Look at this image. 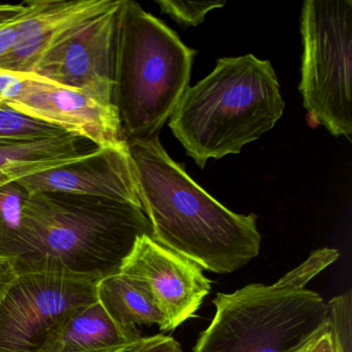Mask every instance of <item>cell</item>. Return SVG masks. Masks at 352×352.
Returning a JSON list of instances; mask_svg holds the SVG:
<instances>
[{
    "label": "cell",
    "mask_w": 352,
    "mask_h": 352,
    "mask_svg": "<svg viewBox=\"0 0 352 352\" xmlns=\"http://www.w3.org/2000/svg\"><path fill=\"white\" fill-rule=\"evenodd\" d=\"M162 13L168 14L182 28H197L205 21L206 15L212 10L219 9L226 5L224 1H156Z\"/></svg>",
    "instance_id": "ac0fdd59"
},
{
    "label": "cell",
    "mask_w": 352,
    "mask_h": 352,
    "mask_svg": "<svg viewBox=\"0 0 352 352\" xmlns=\"http://www.w3.org/2000/svg\"><path fill=\"white\" fill-rule=\"evenodd\" d=\"M32 73L0 69V102L10 104L19 98L32 85Z\"/></svg>",
    "instance_id": "ffe728a7"
},
{
    "label": "cell",
    "mask_w": 352,
    "mask_h": 352,
    "mask_svg": "<svg viewBox=\"0 0 352 352\" xmlns=\"http://www.w3.org/2000/svg\"><path fill=\"white\" fill-rule=\"evenodd\" d=\"M7 104L83 138L98 148L124 142L114 104L82 90L63 87L34 73L30 88Z\"/></svg>",
    "instance_id": "30bf717a"
},
{
    "label": "cell",
    "mask_w": 352,
    "mask_h": 352,
    "mask_svg": "<svg viewBox=\"0 0 352 352\" xmlns=\"http://www.w3.org/2000/svg\"><path fill=\"white\" fill-rule=\"evenodd\" d=\"M98 283L58 272L17 274L0 300V352H50L67 324L98 302Z\"/></svg>",
    "instance_id": "52a82bcc"
},
{
    "label": "cell",
    "mask_w": 352,
    "mask_h": 352,
    "mask_svg": "<svg viewBox=\"0 0 352 352\" xmlns=\"http://www.w3.org/2000/svg\"><path fill=\"white\" fill-rule=\"evenodd\" d=\"M28 191L18 182L0 188V257L15 261L21 250L22 214Z\"/></svg>",
    "instance_id": "e0dca14e"
},
{
    "label": "cell",
    "mask_w": 352,
    "mask_h": 352,
    "mask_svg": "<svg viewBox=\"0 0 352 352\" xmlns=\"http://www.w3.org/2000/svg\"><path fill=\"white\" fill-rule=\"evenodd\" d=\"M113 352H182L180 344L173 337L155 335L142 337L135 343Z\"/></svg>",
    "instance_id": "44dd1931"
},
{
    "label": "cell",
    "mask_w": 352,
    "mask_h": 352,
    "mask_svg": "<svg viewBox=\"0 0 352 352\" xmlns=\"http://www.w3.org/2000/svg\"><path fill=\"white\" fill-rule=\"evenodd\" d=\"M292 352H337L329 322Z\"/></svg>",
    "instance_id": "7402d4cb"
},
{
    "label": "cell",
    "mask_w": 352,
    "mask_h": 352,
    "mask_svg": "<svg viewBox=\"0 0 352 352\" xmlns=\"http://www.w3.org/2000/svg\"><path fill=\"white\" fill-rule=\"evenodd\" d=\"M137 192L162 246L217 274L238 271L258 255L257 216L234 213L208 195L160 141H127Z\"/></svg>",
    "instance_id": "6da1fadb"
},
{
    "label": "cell",
    "mask_w": 352,
    "mask_h": 352,
    "mask_svg": "<svg viewBox=\"0 0 352 352\" xmlns=\"http://www.w3.org/2000/svg\"><path fill=\"white\" fill-rule=\"evenodd\" d=\"M197 51L133 0H121L113 102L125 142L160 137L189 87Z\"/></svg>",
    "instance_id": "277c9868"
},
{
    "label": "cell",
    "mask_w": 352,
    "mask_h": 352,
    "mask_svg": "<svg viewBox=\"0 0 352 352\" xmlns=\"http://www.w3.org/2000/svg\"><path fill=\"white\" fill-rule=\"evenodd\" d=\"M137 341L121 329L96 302L67 324L50 352H113Z\"/></svg>",
    "instance_id": "9a60e30c"
},
{
    "label": "cell",
    "mask_w": 352,
    "mask_h": 352,
    "mask_svg": "<svg viewBox=\"0 0 352 352\" xmlns=\"http://www.w3.org/2000/svg\"><path fill=\"white\" fill-rule=\"evenodd\" d=\"M13 261L0 257V300L16 278Z\"/></svg>",
    "instance_id": "d4e9b609"
},
{
    "label": "cell",
    "mask_w": 352,
    "mask_h": 352,
    "mask_svg": "<svg viewBox=\"0 0 352 352\" xmlns=\"http://www.w3.org/2000/svg\"><path fill=\"white\" fill-rule=\"evenodd\" d=\"M120 273L149 292L166 316L168 331L192 318L211 290V282L197 263L149 236L138 239Z\"/></svg>",
    "instance_id": "9c48e42d"
},
{
    "label": "cell",
    "mask_w": 352,
    "mask_h": 352,
    "mask_svg": "<svg viewBox=\"0 0 352 352\" xmlns=\"http://www.w3.org/2000/svg\"><path fill=\"white\" fill-rule=\"evenodd\" d=\"M338 257H339V252L336 249H319L314 251L302 265L288 272L281 279L292 287L302 289L315 276L318 275L321 271L335 263Z\"/></svg>",
    "instance_id": "d6986e66"
},
{
    "label": "cell",
    "mask_w": 352,
    "mask_h": 352,
    "mask_svg": "<svg viewBox=\"0 0 352 352\" xmlns=\"http://www.w3.org/2000/svg\"><path fill=\"white\" fill-rule=\"evenodd\" d=\"M28 13V12H26ZM25 13V14H26ZM24 14V15H25ZM23 15V16H24ZM22 16V17H23ZM21 17V18H22ZM21 18L0 28V59L3 58L15 44L16 34H17V24Z\"/></svg>",
    "instance_id": "603a6c76"
},
{
    "label": "cell",
    "mask_w": 352,
    "mask_h": 352,
    "mask_svg": "<svg viewBox=\"0 0 352 352\" xmlns=\"http://www.w3.org/2000/svg\"><path fill=\"white\" fill-rule=\"evenodd\" d=\"M98 302L109 316L135 340L141 339L139 327L157 324L168 331V321L151 294L138 280L118 273L98 283Z\"/></svg>",
    "instance_id": "4fadbf2b"
},
{
    "label": "cell",
    "mask_w": 352,
    "mask_h": 352,
    "mask_svg": "<svg viewBox=\"0 0 352 352\" xmlns=\"http://www.w3.org/2000/svg\"><path fill=\"white\" fill-rule=\"evenodd\" d=\"M215 316L193 352H292L329 324L327 302L281 279L214 298Z\"/></svg>",
    "instance_id": "5b68a950"
},
{
    "label": "cell",
    "mask_w": 352,
    "mask_h": 352,
    "mask_svg": "<svg viewBox=\"0 0 352 352\" xmlns=\"http://www.w3.org/2000/svg\"><path fill=\"white\" fill-rule=\"evenodd\" d=\"M67 135L72 133L0 102V147L38 143Z\"/></svg>",
    "instance_id": "2e32d148"
},
{
    "label": "cell",
    "mask_w": 352,
    "mask_h": 352,
    "mask_svg": "<svg viewBox=\"0 0 352 352\" xmlns=\"http://www.w3.org/2000/svg\"><path fill=\"white\" fill-rule=\"evenodd\" d=\"M83 141L87 140L67 135L38 143L0 147V188L81 160L90 151H81Z\"/></svg>",
    "instance_id": "5bb4252c"
},
{
    "label": "cell",
    "mask_w": 352,
    "mask_h": 352,
    "mask_svg": "<svg viewBox=\"0 0 352 352\" xmlns=\"http://www.w3.org/2000/svg\"><path fill=\"white\" fill-rule=\"evenodd\" d=\"M28 193L63 192L141 206L126 142L90 150L81 160L17 181Z\"/></svg>",
    "instance_id": "8fae6325"
},
{
    "label": "cell",
    "mask_w": 352,
    "mask_h": 352,
    "mask_svg": "<svg viewBox=\"0 0 352 352\" xmlns=\"http://www.w3.org/2000/svg\"><path fill=\"white\" fill-rule=\"evenodd\" d=\"M283 98L269 60L254 55L224 57L187 88L168 127L201 168L208 160L240 153L271 131L283 115Z\"/></svg>",
    "instance_id": "3957f363"
},
{
    "label": "cell",
    "mask_w": 352,
    "mask_h": 352,
    "mask_svg": "<svg viewBox=\"0 0 352 352\" xmlns=\"http://www.w3.org/2000/svg\"><path fill=\"white\" fill-rule=\"evenodd\" d=\"M28 1L21 5H1L0 3V28L21 18L28 11Z\"/></svg>",
    "instance_id": "cb8c5ba5"
},
{
    "label": "cell",
    "mask_w": 352,
    "mask_h": 352,
    "mask_svg": "<svg viewBox=\"0 0 352 352\" xmlns=\"http://www.w3.org/2000/svg\"><path fill=\"white\" fill-rule=\"evenodd\" d=\"M116 3L117 0H28L30 9L18 21L15 44L0 59V69L32 73L47 51Z\"/></svg>",
    "instance_id": "7c38bea8"
},
{
    "label": "cell",
    "mask_w": 352,
    "mask_h": 352,
    "mask_svg": "<svg viewBox=\"0 0 352 352\" xmlns=\"http://www.w3.org/2000/svg\"><path fill=\"white\" fill-rule=\"evenodd\" d=\"M304 52L300 89L313 124L333 137L352 135V1L307 0L300 17Z\"/></svg>",
    "instance_id": "8992f818"
},
{
    "label": "cell",
    "mask_w": 352,
    "mask_h": 352,
    "mask_svg": "<svg viewBox=\"0 0 352 352\" xmlns=\"http://www.w3.org/2000/svg\"><path fill=\"white\" fill-rule=\"evenodd\" d=\"M152 238L141 206L63 192L28 193L16 274L58 272L102 280L120 273L138 239Z\"/></svg>",
    "instance_id": "7a4b0ae2"
},
{
    "label": "cell",
    "mask_w": 352,
    "mask_h": 352,
    "mask_svg": "<svg viewBox=\"0 0 352 352\" xmlns=\"http://www.w3.org/2000/svg\"><path fill=\"white\" fill-rule=\"evenodd\" d=\"M121 0L47 51L32 73L114 104V67Z\"/></svg>",
    "instance_id": "ba28073f"
}]
</instances>
